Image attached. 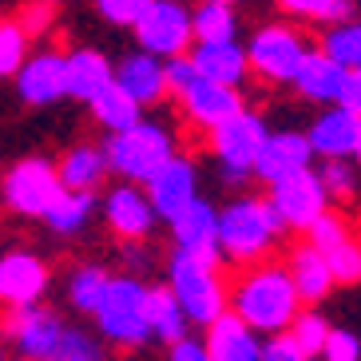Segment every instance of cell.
Wrapping results in <instances>:
<instances>
[{"label": "cell", "instance_id": "6da1fadb", "mask_svg": "<svg viewBox=\"0 0 361 361\" xmlns=\"http://www.w3.org/2000/svg\"><path fill=\"white\" fill-rule=\"evenodd\" d=\"M226 306L250 329L270 338V334H286L294 326V318L302 314V294H298L286 262L262 258V262L238 270V278L226 290Z\"/></svg>", "mask_w": 361, "mask_h": 361}, {"label": "cell", "instance_id": "7a4b0ae2", "mask_svg": "<svg viewBox=\"0 0 361 361\" xmlns=\"http://www.w3.org/2000/svg\"><path fill=\"white\" fill-rule=\"evenodd\" d=\"M282 231L286 226L274 214V207L258 195H238L226 207H219V255H223V262H262V258H270Z\"/></svg>", "mask_w": 361, "mask_h": 361}, {"label": "cell", "instance_id": "3957f363", "mask_svg": "<svg viewBox=\"0 0 361 361\" xmlns=\"http://www.w3.org/2000/svg\"><path fill=\"white\" fill-rule=\"evenodd\" d=\"M167 92H171V99L179 104L183 119L199 131H214L219 123H226L234 111H243L238 87L214 84V80L199 75L187 56L167 60Z\"/></svg>", "mask_w": 361, "mask_h": 361}, {"label": "cell", "instance_id": "277c9868", "mask_svg": "<svg viewBox=\"0 0 361 361\" xmlns=\"http://www.w3.org/2000/svg\"><path fill=\"white\" fill-rule=\"evenodd\" d=\"M104 151L111 163V175L119 183H143L155 175L167 159H175V131L159 119H139L135 128L104 135Z\"/></svg>", "mask_w": 361, "mask_h": 361}, {"label": "cell", "instance_id": "5b68a950", "mask_svg": "<svg viewBox=\"0 0 361 361\" xmlns=\"http://www.w3.org/2000/svg\"><path fill=\"white\" fill-rule=\"evenodd\" d=\"M167 286L179 298L183 314L191 326H211L219 314H226V286L219 278V262L191 250H171L167 255Z\"/></svg>", "mask_w": 361, "mask_h": 361}, {"label": "cell", "instance_id": "8992f818", "mask_svg": "<svg viewBox=\"0 0 361 361\" xmlns=\"http://www.w3.org/2000/svg\"><path fill=\"white\" fill-rule=\"evenodd\" d=\"M266 135V116L262 111H234L226 123H219L214 131H207V147H211L214 163H219V179L226 187H246V183L255 179V159L258 151H262Z\"/></svg>", "mask_w": 361, "mask_h": 361}, {"label": "cell", "instance_id": "52a82bcc", "mask_svg": "<svg viewBox=\"0 0 361 361\" xmlns=\"http://www.w3.org/2000/svg\"><path fill=\"white\" fill-rule=\"evenodd\" d=\"M147 282L135 274H116L111 286H107V298L96 322V334L116 345V350H143L151 341V329H147Z\"/></svg>", "mask_w": 361, "mask_h": 361}, {"label": "cell", "instance_id": "ba28073f", "mask_svg": "<svg viewBox=\"0 0 361 361\" xmlns=\"http://www.w3.org/2000/svg\"><path fill=\"white\" fill-rule=\"evenodd\" d=\"M60 195H64V183H60L56 159H44V155H24L0 175V202L16 219L40 223Z\"/></svg>", "mask_w": 361, "mask_h": 361}, {"label": "cell", "instance_id": "9c48e42d", "mask_svg": "<svg viewBox=\"0 0 361 361\" xmlns=\"http://www.w3.org/2000/svg\"><path fill=\"white\" fill-rule=\"evenodd\" d=\"M306 52H310V44L294 24H262L250 36V44H246L250 72L262 75L266 84H294Z\"/></svg>", "mask_w": 361, "mask_h": 361}, {"label": "cell", "instance_id": "30bf717a", "mask_svg": "<svg viewBox=\"0 0 361 361\" xmlns=\"http://www.w3.org/2000/svg\"><path fill=\"white\" fill-rule=\"evenodd\" d=\"M68 322L56 314L48 302H32V306H12L0 314V334L8 341L12 357H40L52 361V350Z\"/></svg>", "mask_w": 361, "mask_h": 361}, {"label": "cell", "instance_id": "8fae6325", "mask_svg": "<svg viewBox=\"0 0 361 361\" xmlns=\"http://www.w3.org/2000/svg\"><path fill=\"white\" fill-rule=\"evenodd\" d=\"M131 32H135V44L143 52L159 56V60H175V56L191 52L195 20L183 0H151V8L143 12V20Z\"/></svg>", "mask_w": 361, "mask_h": 361}, {"label": "cell", "instance_id": "7c38bea8", "mask_svg": "<svg viewBox=\"0 0 361 361\" xmlns=\"http://www.w3.org/2000/svg\"><path fill=\"white\" fill-rule=\"evenodd\" d=\"M266 202L274 207V214L282 219L286 231H310L329 211V191L318 171H298L282 183H270Z\"/></svg>", "mask_w": 361, "mask_h": 361}, {"label": "cell", "instance_id": "4fadbf2b", "mask_svg": "<svg viewBox=\"0 0 361 361\" xmlns=\"http://www.w3.org/2000/svg\"><path fill=\"white\" fill-rule=\"evenodd\" d=\"M99 214H104V226L116 234L119 243H147L155 234V226H159V214H155L147 191L139 183L107 187L104 202H99Z\"/></svg>", "mask_w": 361, "mask_h": 361}, {"label": "cell", "instance_id": "5bb4252c", "mask_svg": "<svg viewBox=\"0 0 361 361\" xmlns=\"http://www.w3.org/2000/svg\"><path fill=\"white\" fill-rule=\"evenodd\" d=\"M12 84L24 107H56L60 99H68V52L36 48Z\"/></svg>", "mask_w": 361, "mask_h": 361}, {"label": "cell", "instance_id": "9a60e30c", "mask_svg": "<svg viewBox=\"0 0 361 361\" xmlns=\"http://www.w3.org/2000/svg\"><path fill=\"white\" fill-rule=\"evenodd\" d=\"M52 286V266L36 250H4L0 255V310L44 302Z\"/></svg>", "mask_w": 361, "mask_h": 361}, {"label": "cell", "instance_id": "2e32d148", "mask_svg": "<svg viewBox=\"0 0 361 361\" xmlns=\"http://www.w3.org/2000/svg\"><path fill=\"white\" fill-rule=\"evenodd\" d=\"M143 191H147L151 207L159 214V223H171L199 199V167L187 155H175L143 183Z\"/></svg>", "mask_w": 361, "mask_h": 361}, {"label": "cell", "instance_id": "e0dca14e", "mask_svg": "<svg viewBox=\"0 0 361 361\" xmlns=\"http://www.w3.org/2000/svg\"><path fill=\"white\" fill-rule=\"evenodd\" d=\"M116 84L123 87V92H131V99H135L143 111H147V107H159L163 99H171V92H167V60L143 52V48L128 52L116 64Z\"/></svg>", "mask_w": 361, "mask_h": 361}, {"label": "cell", "instance_id": "ac0fdd59", "mask_svg": "<svg viewBox=\"0 0 361 361\" xmlns=\"http://www.w3.org/2000/svg\"><path fill=\"white\" fill-rule=\"evenodd\" d=\"M167 226H171L175 250H191V255H202V258H211V262H223V255H219V207L207 202L202 195L179 219H171Z\"/></svg>", "mask_w": 361, "mask_h": 361}, {"label": "cell", "instance_id": "d6986e66", "mask_svg": "<svg viewBox=\"0 0 361 361\" xmlns=\"http://www.w3.org/2000/svg\"><path fill=\"white\" fill-rule=\"evenodd\" d=\"M306 139L314 147V155H322V159H353L357 139H361V119L353 111H345L341 104L322 107L314 116V123H310Z\"/></svg>", "mask_w": 361, "mask_h": 361}, {"label": "cell", "instance_id": "ffe728a7", "mask_svg": "<svg viewBox=\"0 0 361 361\" xmlns=\"http://www.w3.org/2000/svg\"><path fill=\"white\" fill-rule=\"evenodd\" d=\"M310 159H314V147H310L306 135L298 131H270L255 159V179L262 183H282L298 171H310Z\"/></svg>", "mask_w": 361, "mask_h": 361}, {"label": "cell", "instance_id": "44dd1931", "mask_svg": "<svg viewBox=\"0 0 361 361\" xmlns=\"http://www.w3.org/2000/svg\"><path fill=\"white\" fill-rule=\"evenodd\" d=\"M56 171H60V183L64 191H84V195H99L107 179H111V163H107L104 139H80L56 159Z\"/></svg>", "mask_w": 361, "mask_h": 361}, {"label": "cell", "instance_id": "7402d4cb", "mask_svg": "<svg viewBox=\"0 0 361 361\" xmlns=\"http://www.w3.org/2000/svg\"><path fill=\"white\" fill-rule=\"evenodd\" d=\"M207 350L211 361H262V334L250 329L234 310L219 314V318L207 326Z\"/></svg>", "mask_w": 361, "mask_h": 361}, {"label": "cell", "instance_id": "603a6c76", "mask_svg": "<svg viewBox=\"0 0 361 361\" xmlns=\"http://www.w3.org/2000/svg\"><path fill=\"white\" fill-rule=\"evenodd\" d=\"M187 60L195 64V72L214 80V84L226 87H243L246 75H250V60H246V44L238 40H223V44H191Z\"/></svg>", "mask_w": 361, "mask_h": 361}, {"label": "cell", "instance_id": "cb8c5ba5", "mask_svg": "<svg viewBox=\"0 0 361 361\" xmlns=\"http://www.w3.org/2000/svg\"><path fill=\"white\" fill-rule=\"evenodd\" d=\"M345 75L350 72H345L334 56H326L322 48H310L306 60H302V68H298V75H294V87H298V96L310 99V104L334 107L341 99Z\"/></svg>", "mask_w": 361, "mask_h": 361}, {"label": "cell", "instance_id": "d4e9b609", "mask_svg": "<svg viewBox=\"0 0 361 361\" xmlns=\"http://www.w3.org/2000/svg\"><path fill=\"white\" fill-rule=\"evenodd\" d=\"M107 84H116V64L99 48H72L68 52V99L92 104Z\"/></svg>", "mask_w": 361, "mask_h": 361}, {"label": "cell", "instance_id": "484cf974", "mask_svg": "<svg viewBox=\"0 0 361 361\" xmlns=\"http://www.w3.org/2000/svg\"><path fill=\"white\" fill-rule=\"evenodd\" d=\"M111 278L116 274H111L104 262H75L72 270H68V278H64L68 306H72L75 314H84V318H96L99 306H104V298H107Z\"/></svg>", "mask_w": 361, "mask_h": 361}, {"label": "cell", "instance_id": "4316f807", "mask_svg": "<svg viewBox=\"0 0 361 361\" xmlns=\"http://www.w3.org/2000/svg\"><path fill=\"white\" fill-rule=\"evenodd\" d=\"M147 329H151V341H163V345H175L179 338L191 334V318L183 314L179 298L171 294V286H147Z\"/></svg>", "mask_w": 361, "mask_h": 361}, {"label": "cell", "instance_id": "83f0119b", "mask_svg": "<svg viewBox=\"0 0 361 361\" xmlns=\"http://www.w3.org/2000/svg\"><path fill=\"white\" fill-rule=\"evenodd\" d=\"M96 214H99V199H96V195L64 191L52 207H48V214H44L40 223L48 226L56 238H80L87 226L96 223Z\"/></svg>", "mask_w": 361, "mask_h": 361}, {"label": "cell", "instance_id": "f1b7e54d", "mask_svg": "<svg viewBox=\"0 0 361 361\" xmlns=\"http://www.w3.org/2000/svg\"><path fill=\"white\" fill-rule=\"evenodd\" d=\"M290 278H294V286L298 294H302V302H322V298L329 294V290L338 286L334 282V274H329V262L326 255H322L318 246H294V255H290Z\"/></svg>", "mask_w": 361, "mask_h": 361}, {"label": "cell", "instance_id": "f546056e", "mask_svg": "<svg viewBox=\"0 0 361 361\" xmlns=\"http://www.w3.org/2000/svg\"><path fill=\"white\" fill-rule=\"evenodd\" d=\"M87 111H92V119H96V128L104 131V135L128 131L143 119V107H139L135 99H131V92H123L119 84H107L104 92L87 104Z\"/></svg>", "mask_w": 361, "mask_h": 361}, {"label": "cell", "instance_id": "4dcf8cb0", "mask_svg": "<svg viewBox=\"0 0 361 361\" xmlns=\"http://www.w3.org/2000/svg\"><path fill=\"white\" fill-rule=\"evenodd\" d=\"M195 20V40L199 44H223V40H238V12L234 4L223 0H202L191 12Z\"/></svg>", "mask_w": 361, "mask_h": 361}, {"label": "cell", "instance_id": "1f68e13d", "mask_svg": "<svg viewBox=\"0 0 361 361\" xmlns=\"http://www.w3.org/2000/svg\"><path fill=\"white\" fill-rule=\"evenodd\" d=\"M52 361H107V341L99 338L96 329L68 322L52 350Z\"/></svg>", "mask_w": 361, "mask_h": 361}, {"label": "cell", "instance_id": "d6a6232c", "mask_svg": "<svg viewBox=\"0 0 361 361\" xmlns=\"http://www.w3.org/2000/svg\"><path fill=\"white\" fill-rule=\"evenodd\" d=\"M322 52L334 56L345 72H357L361 68V24L357 20H341V24H334V28H326Z\"/></svg>", "mask_w": 361, "mask_h": 361}, {"label": "cell", "instance_id": "836d02e7", "mask_svg": "<svg viewBox=\"0 0 361 361\" xmlns=\"http://www.w3.org/2000/svg\"><path fill=\"white\" fill-rule=\"evenodd\" d=\"M28 56H32L28 32L16 20H0V80H16Z\"/></svg>", "mask_w": 361, "mask_h": 361}, {"label": "cell", "instance_id": "e575fe53", "mask_svg": "<svg viewBox=\"0 0 361 361\" xmlns=\"http://www.w3.org/2000/svg\"><path fill=\"white\" fill-rule=\"evenodd\" d=\"M278 8L314 24H341L353 16V0H278Z\"/></svg>", "mask_w": 361, "mask_h": 361}, {"label": "cell", "instance_id": "d590c367", "mask_svg": "<svg viewBox=\"0 0 361 361\" xmlns=\"http://www.w3.org/2000/svg\"><path fill=\"white\" fill-rule=\"evenodd\" d=\"M322 255H326V262H329L334 282H341V286H357L361 282V238L357 234H345L338 246H329Z\"/></svg>", "mask_w": 361, "mask_h": 361}, {"label": "cell", "instance_id": "8d00e7d4", "mask_svg": "<svg viewBox=\"0 0 361 361\" xmlns=\"http://www.w3.org/2000/svg\"><path fill=\"white\" fill-rule=\"evenodd\" d=\"M318 175H322V183H326L329 199H341V202L357 199V191H361V167L353 159H322Z\"/></svg>", "mask_w": 361, "mask_h": 361}, {"label": "cell", "instance_id": "74e56055", "mask_svg": "<svg viewBox=\"0 0 361 361\" xmlns=\"http://www.w3.org/2000/svg\"><path fill=\"white\" fill-rule=\"evenodd\" d=\"M329 322L322 318L318 310H302L294 318V326H290V338L302 345V350L310 353V357H322V350H326V338H329Z\"/></svg>", "mask_w": 361, "mask_h": 361}, {"label": "cell", "instance_id": "f35d334b", "mask_svg": "<svg viewBox=\"0 0 361 361\" xmlns=\"http://www.w3.org/2000/svg\"><path fill=\"white\" fill-rule=\"evenodd\" d=\"M147 8L151 0H96L99 20H107L111 28H135Z\"/></svg>", "mask_w": 361, "mask_h": 361}, {"label": "cell", "instance_id": "ab89813d", "mask_svg": "<svg viewBox=\"0 0 361 361\" xmlns=\"http://www.w3.org/2000/svg\"><path fill=\"white\" fill-rule=\"evenodd\" d=\"M52 16H56L52 4H40V0H24L20 12H16L12 20H16L24 32H28V40H32V44H40L44 36H48V28H52Z\"/></svg>", "mask_w": 361, "mask_h": 361}, {"label": "cell", "instance_id": "60d3db41", "mask_svg": "<svg viewBox=\"0 0 361 361\" xmlns=\"http://www.w3.org/2000/svg\"><path fill=\"white\" fill-rule=\"evenodd\" d=\"M345 234H350L345 219H338L334 211H326V214L318 219V223H314V226L306 231V243H310V246H318V250H329V246H338L341 238H345Z\"/></svg>", "mask_w": 361, "mask_h": 361}, {"label": "cell", "instance_id": "b9f144b4", "mask_svg": "<svg viewBox=\"0 0 361 361\" xmlns=\"http://www.w3.org/2000/svg\"><path fill=\"white\" fill-rule=\"evenodd\" d=\"M322 357H326V361H361V341H357V334H350V329H329Z\"/></svg>", "mask_w": 361, "mask_h": 361}, {"label": "cell", "instance_id": "7bdbcfd3", "mask_svg": "<svg viewBox=\"0 0 361 361\" xmlns=\"http://www.w3.org/2000/svg\"><path fill=\"white\" fill-rule=\"evenodd\" d=\"M262 361H310V353L290 338V329H286V334H270L262 341Z\"/></svg>", "mask_w": 361, "mask_h": 361}, {"label": "cell", "instance_id": "ee69618b", "mask_svg": "<svg viewBox=\"0 0 361 361\" xmlns=\"http://www.w3.org/2000/svg\"><path fill=\"white\" fill-rule=\"evenodd\" d=\"M167 361H211V350H207V341L199 338H179L175 345H167Z\"/></svg>", "mask_w": 361, "mask_h": 361}, {"label": "cell", "instance_id": "f6af8a7d", "mask_svg": "<svg viewBox=\"0 0 361 361\" xmlns=\"http://www.w3.org/2000/svg\"><path fill=\"white\" fill-rule=\"evenodd\" d=\"M123 274H135V278H143L151 270V250H147V243H123Z\"/></svg>", "mask_w": 361, "mask_h": 361}, {"label": "cell", "instance_id": "bcb514c9", "mask_svg": "<svg viewBox=\"0 0 361 361\" xmlns=\"http://www.w3.org/2000/svg\"><path fill=\"white\" fill-rule=\"evenodd\" d=\"M338 104L361 119V68H357V72L345 75V87H341V99H338Z\"/></svg>", "mask_w": 361, "mask_h": 361}, {"label": "cell", "instance_id": "7dc6e473", "mask_svg": "<svg viewBox=\"0 0 361 361\" xmlns=\"http://www.w3.org/2000/svg\"><path fill=\"white\" fill-rule=\"evenodd\" d=\"M12 350H8V341H4V334H0V361H8Z\"/></svg>", "mask_w": 361, "mask_h": 361}, {"label": "cell", "instance_id": "c3c4849f", "mask_svg": "<svg viewBox=\"0 0 361 361\" xmlns=\"http://www.w3.org/2000/svg\"><path fill=\"white\" fill-rule=\"evenodd\" d=\"M353 159H357V167H361V139H357V151H353Z\"/></svg>", "mask_w": 361, "mask_h": 361}, {"label": "cell", "instance_id": "681fc988", "mask_svg": "<svg viewBox=\"0 0 361 361\" xmlns=\"http://www.w3.org/2000/svg\"><path fill=\"white\" fill-rule=\"evenodd\" d=\"M40 4H52V8H56V4H64V0H40Z\"/></svg>", "mask_w": 361, "mask_h": 361}, {"label": "cell", "instance_id": "f907efd6", "mask_svg": "<svg viewBox=\"0 0 361 361\" xmlns=\"http://www.w3.org/2000/svg\"><path fill=\"white\" fill-rule=\"evenodd\" d=\"M8 361H40V357H8Z\"/></svg>", "mask_w": 361, "mask_h": 361}, {"label": "cell", "instance_id": "816d5d0a", "mask_svg": "<svg viewBox=\"0 0 361 361\" xmlns=\"http://www.w3.org/2000/svg\"><path fill=\"white\" fill-rule=\"evenodd\" d=\"M223 4H243V0H223Z\"/></svg>", "mask_w": 361, "mask_h": 361}, {"label": "cell", "instance_id": "f5cc1de1", "mask_svg": "<svg viewBox=\"0 0 361 361\" xmlns=\"http://www.w3.org/2000/svg\"><path fill=\"white\" fill-rule=\"evenodd\" d=\"M0 175H4V171H0Z\"/></svg>", "mask_w": 361, "mask_h": 361}]
</instances>
